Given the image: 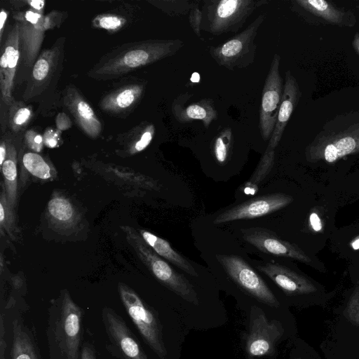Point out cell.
Instances as JSON below:
<instances>
[{
    "label": "cell",
    "mask_w": 359,
    "mask_h": 359,
    "mask_svg": "<svg viewBox=\"0 0 359 359\" xmlns=\"http://www.w3.org/2000/svg\"><path fill=\"white\" fill-rule=\"evenodd\" d=\"M309 222L312 229L315 231H320L322 229V222L316 212H313L310 215Z\"/></svg>",
    "instance_id": "40"
},
{
    "label": "cell",
    "mask_w": 359,
    "mask_h": 359,
    "mask_svg": "<svg viewBox=\"0 0 359 359\" xmlns=\"http://www.w3.org/2000/svg\"><path fill=\"white\" fill-rule=\"evenodd\" d=\"M127 24L128 19L125 16L114 13L100 14L92 20V25L94 27L104 29L109 33L117 32Z\"/></svg>",
    "instance_id": "33"
},
{
    "label": "cell",
    "mask_w": 359,
    "mask_h": 359,
    "mask_svg": "<svg viewBox=\"0 0 359 359\" xmlns=\"http://www.w3.org/2000/svg\"><path fill=\"white\" fill-rule=\"evenodd\" d=\"M46 336L49 359H80L84 334V310L67 290L51 301Z\"/></svg>",
    "instance_id": "2"
},
{
    "label": "cell",
    "mask_w": 359,
    "mask_h": 359,
    "mask_svg": "<svg viewBox=\"0 0 359 359\" xmlns=\"http://www.w3.org/2000/svg\"><path fill=\"white\" fill-rule=\"evenodd\" d=\"M280 56L274 54L262 93L259 110V130L264 139L270 140L275 128L281 103L283 83L280 74Z\"/></svg>",
    "instance_id": "14"
},
{
    "label": "cell",
    "mask_w": 359,
    "mask_h": 359,
    "mask_svg": "<svg viewBox=\"0 0 359 359\" xmlns=\"http://www.w3.org/2000/svg\"><path fill=\"white\" fill-rule=\"evenodd\" d=\"M7 156V141L2 140L0 144V165H3Z\"/></svg>",
    "instance_id": "42"
},
{
    "label": "cell",
    "mask_w": 359,
    "mask_h": 359,
    "mask_svg": "<svg viewBox=\"0 0 359 359\" xmlns=\"http://www.w3.org/2000/svg\"><path fill=\"white\" fill-rule=\"evenodd\" d=\"M155 134V126L152 123L142 122L128 131L132 141L128 151L135 154L146 149L152 141Z\"/></svg>",
    "instance_id": "28"
},
{
    "label": "cell",
    "mask_w": 359,
    "mask_h": 359,
    "mask_svg": "<svg viewBox=\"0 0 359 359\" xmlns=\"http://www.w3.org/2000/svg\"><path fill=\"white\" fill-rule=\"evenodd\" d=\"M302 93L295 77L290 70L285 74L283 93L275 128L271 134L268 147L275 149L280 142L285 128L299 103Z\"/></svg>",
    "instance_id": "23"
},
{
    "label": "cell",
    "mask_w": 359,
    "mask_h": 359,
    "mask_svg": "<svg viewBox=\"0 0 359 359\" xmlns=\"http://www.w3.org/2000/svg\"><path fill=\"white\" fill-rule=\"evenodd\" d=\"M266 1L212 0L208 1V31L215 35L236 32L255 9Z\"/></svg>",
    "instance_id": "10"
},
{
    "label": "cell",
    "mask_w": 359,
    "mask_h": 359,
    "mask_svg": "<svg viewBox=\"0 0 359 359\" xmlns=\"http://www.w3.org/2000/svg\"><path fill=\"white\" fill-rule=\"evenodd\" d=\"M172 112L180 123L201 120L208 128L213 120L217 118L218 113L212 99L204 98L185 106L181 97H177L172 104Z\"/></svg>",
    "instance_id": "24"
},
{
    "label": "cell",
    "mask_w": 359,
    "mask_h": 359,
    "mask_svg": "<svg viewBox=\"0 0 359 359\" xmlns=\"http://www.w3.org/2000/svg\"><path fill=\"white\" fill-rule=\"evenodd\" d=\"M202 12L198 6H193L189 11V22L194 32L198 36H201Z\"/></svg>",
    "instance_id": "37"
},
{
    "label": "cell",
    "mask_w": 359,
    "mask_h": 359,
    "mask_svg": "<svg viewBox=\"0 0 359 359\" xmlns=\"http://www.w3.org/2000/svg\"><path fill=\"white\" fill-rule=\"evenodd\" d=\"M326 321L327 334L320 344L325 359H359V327L346 320L334 310Z\"/></svg>",
    "instance_id": "12"
},
{
    "label": "cell",
    "mask_w": 359,
    "mask_h": 359,
    "mask_svg": "<svg viewBox=\"0 0 359 359\" xmlns=\"http://www.w3.org/2000/svg\"><path fill=\"white\" fill-rule=\"evenodd\" d=\"M8 18V13L6 10L1 9L0 13V41L1 43L4 30V26Z\"/></svg>",
    "instance_id": "41"
},
{
    "label": "cell",
    "mask_w": 359,
    "mask_h": 359,
    "mask_svg": "<svg viewBox=\"0 0 359 359\" xmlns=\"http://www.w3.org/2000/svg\"><path fill=\"white\" fill-rule=\"evenodd\" d=\"M146 85L147 82L140 79L122 82L103 95L99 102V107L110 116L125 118L141 102Z\"/></svg>",
    "instance_id": "16"
},
{
    "label": "cell",
    "mask_w": 359,
    "mask_h": 359,
    "mask_svg": "<svg viewBox=\"0 0 359 359\" xmlns=\"http://www.w3.org/2000/svg\"><path fill=\"white\" fill-rule=\"evenodd\" d=\"M118 292L125 310L145 343L160 359H166L168 352L156 313L126 284H118Z\"/></svg>",
    "instance_id": "8"
},
{
    "label": "cell",
    "mask_w": 359,
    "mask_h": 359,
    "mask_svg": "<svg viewBox=\"0 0 359 359\" xmlns=\"http://www.w3.org/2000/svg\"><path fill=\"white\" fill-rule=\"evenodd\" d=\"M128 243L141 261L162 284L190 303L198 305L197 294L193 286L144 241L139 232L129 226H121Z\"/></svg>",
    "instance_id": "6"
},
{
    "label": "cell",
    "mask_w": 359,
    "mask_h": 359,
    "mask_svg": "<svg viewBox=\"0 0 359 359\" xmlns=\"http://www.w3.org/2000/svg\"><path fill=\"white\" fill-rule=\"evenodd\" d=\"M80 359H100L98 352L92 341L88 339L83 341Z\"/></svg>",
    "instance_id": "38"
},
{
    "label": "cell",
    "mask_w": 359,
    "mask_h": 359,
    "mask_svg": "<svg viewBox=\"0 0 359 359\" xmlns=\"http://www.w3.org/2000/svg\"><path fill=\"white\" fill-rule=\"evenodd\" d=\"M19 28L16 23L8 31L1 47L0 59V90L2 101L8 107L14 101L13 90L20 57Z\"/></svg>",
    "instance_id": "19"
},
{
    "label": "cell",
    "mask_w": 359,
    "mask_h": 359,
    "mask_svg": "<svg viewBox=\"0 0 359 359\" xmlns=\"http://www.w3.org/2000/svg\"><path fill=\"white\" fill-rule=\"evenodd\" d=\"M243 236L248 243L266 254L292 258L308 264L313 262L311 257L297 245L279 238L268 229H244Z\"/></svg>",
    "instance_id": "20"
},
{
    "label": "cell",
    "mask_w": 359,
    "mask_h": 359,
    "mask_svg": "<svg viewBox=\"0 0 359 359\" xmlns=\"http://www.w3.org/2000/svg\"><path fill=\"white\" fill-rule=\"evenodd\" d=\"M191 81L194 83L198 82L200 81L199 74L197 72L194 73L191 77Z\"/></svg>",
    "instance_id": "45"
},
{
    "label": "cell",
    "mask_w": 359,
    "mask_h": 359,
    "mask_svg": "<svg viewBox=\"0 0 359 359\" xmlns=\"http://www.w3.org/2000/svg\"><path fill=\"white\" fill-rule=\"evenodd\" d=\"M62 102L74 118L80 129L92 138L97 137L102 124L88 101L73 84L65 86L62 91Z\"/></svg>",
    "instance_id": "21"
},
{
    "label": "cell",
    "mask_w": 359,
    "mask_h": 359,
    "mask_svg": "<svg viewBox=\"0 0 359 359\" xmlns=\"http://www.w3.org/2000/svg\"><path fill=\"white\" fill-rule=\"evenodd\" d=\"M352 46L359 56V32H355L352 41Z\"/></svg>",
    "instance_id": "43"
},
{
    "label": "cell",
    "mask_w": 359,
    "mask_h": 359,
    "mask_svg": "<svg viewBox=\"0 0 359 359\" xmlns=\"http://www.w3.org/2000/svg\"><path fill=\"white\" fill-rule=\"evenodd\" d=\"M358 8H359V4H358Z\"/></svg>",
    "instance_id": "46"
},
{
    "label": "cell",
    "mask_w": 359,
    "mask_h": 359,
    "mask_svg": "<svg viewBox=\"0 0 359 359\" xmlns=\"http://www.w3.org/2000/svg\"><path fill=\"white\" fill-rule=\"evenodd\" d=\"M180 39H148L123 43L103 55L88 71L96 81L120 79L131 72L170 57L182 46Z\"/></svg>",
    "instance_id": "1"
},
{
    "label": "cell",
    "mask_w": 359,
    "mask_h": 359,
    "mask_svg": "<svg viewBox=\"0 0 359 359\" xmlns=\"http://www.w3.org/2000/svg\"><path fill=\"white\" fill-rule=\"evenodd\" d=\"M296 342L290 359H323L312 346L302 340Z\"/></svg>",
    "instance_id": "35"
},
{
    "label": "cell",
    "mask_w": 359,
    "mask_h": 359,
    "mask_svg": "<svg viewBox=\"0 0 359 359\" xmlns=\"http://www.w3.org/2000/svg\"><path fill=\"white\" fill-rule=\"evenodd\" d=\"M220 262L230 278L252 297L271 307L280 306V301L263 279L243 259L235 255H224Z\"/></svg>",
    "instance_id": "15"
},
{
    "label": "cell",
    "mask_w": 359,
    "mask_h": 359,
    "mask_svg": "<svg viewBox=\"0 0 359 359\" xmlns=\"http://www.w3.org/2000/svg\"><path fill=\"white\" fill-rule=\"evenodd\" d=\"M101 318L107 337L106 349L112 356L118 359H148L137 337L116 311L104 306Z\"/></svg>",
    "instance_id": "11"
},
{
    "label": "cell",
    "mask_w": 359,
    "mask_h": 359,
    "mask_svg": "<svg viewBox=\"0 0 359 359\" xmlns=\"http://www.w3.org/2000/svg\"><path fill=\"white\" fill-rule=\"evenodd\" d=\"M264 18V15H259L233 38L219 46L210 47L209 53L213 60L229 70L245 68L251 65L256 55L255 39Z\"/></svg>",
    "instance_id": "9"
},
{
    "label": "cell",
    "mask_w": 359,
    "mask_h": 359,
    "mask_svg": "<svg viewBox=\"0 0 359 359\" xmlns=\"http://www.w3.org/2000/svg\"><path fill=\"white\" fill-rule=\"evenodd\" d=\"M286 329L281 321L269 320L259 307L252 308L246 351L251 357L273 355L277 342L285 335Z\"/></svg>",
    "instance_id": "13"
},
{
    "label": "cell",
    "mask_w": 359,
    "mask_h": 359,
    "mask_svg": "<svg viewBox=\"0 0 359 359\" xmlns=\"http://www.w3.org/2000/svg\"><path fill=\"white\" fill-rule=\"evenodd\" d=\"M65 42V37H59L50 48L40 53L22 94L25 102L43 101L55 89L63 69Z\"/></svg>",
    "instance_id": "5"
},
{
    "label": "cell",
    "mask_w": 359,
    "mask_h": 359,
    "mask_svg": "<svg viewBox=\"0 0 359 359\" xmlns=\"http://www.w3.org/2000/svg\"><path fill=\"white\" fill-rule=\"evenodd\" d=\"M13 1L15 9L13 18L19 28L20 51L25 65L32 68L40 54L41 47L46 32L59 27L66 19L67 14L58 11H53L48 14L44 11L32 8L25 1Z\"/></svg>",
    "instance_id": "4"
},
{
    "label": "cell",
    "mask_w": 359,
    "mask_h": 359,
    "mask_svg": "<svg viewBox=\"0 0 359 359\" xmlns=\"http://www.w3.org/2000/svg\"><path fill=\"white\" fill-rule=\"evenodd\" d=\"M27 146L34 152H40L44 145L43 137L34 130H27L25 135Z\"/></svg>",
    "instance_id": "36"
},
{
    "label": "cell",
    "mask_w": 359,
    "mask_h": 359,
    "mask_svg": "<svg viewBox=\"0 0 359 359\" xmlns=\"http://www.w3.org/2000/svg\"><path fill=\"white\" fill-rule=\"evenodd\" d=\"M334 311L351 325L359 327V281L346 298L345 302Z\"/></svg>",
    "instance_id": "30"
},
{
    "label": "cell",
    "mask_w": 359,
    "mask_h": 359,
    "mask_svg": "<svg viewBox=\"0 0 359 359\" xmlns=\"http://www.w3.org/2000/svg\"><path fill=\"white\" fill-rule=\"evenodd\" d=\"M351 246L352 247V248H353L354 250H358L359 249V236L355 238V239H353L351 243Z\"/></svg>",
    "instance_id": "44"
},
{
    "label": "cell",
    "mask_w": 359,
    "mask_h": 359,
    "mask_svg": "<svg viewBox=\"0 0 359 359\" xmlns=\"http://www.w3.org/2000/svg\"><path fill=\"white\" fill-rule=\"evenodd\" d=\"M48 213L51 219L60 225L72 224L75 218V211L70 201L63 196H55L48 202Z\"/></svg>",
    "instance_id": "27"
},
{
    "label": "cell",
    "mask_w": 359,
    "mask_h": 359,
    "mask_svg": "<svg viewBox=\"0 0 359 359\" xmlns=\"http://www.w3.org/2000/svg\"><path fill=\"white\" fill-rule=\"evenodd\" d=\"M293 198L284 194H273L249 200L220 213L215 224L252 219L276 212L291 203Z\"/></svg>",
    "instance_id": "18"
},
{
    "label": "cell",
    "mask_w": 359,
    "mask_h": 359,
    "mask_svg": "<svg viewBox=\"0 0 359 359\" xmlns=\"http://www.w3.org/2000/svg\"><path fill=\"white\" fill-rule=\"evenodd\" d=\"M44 144L49 148H54L57 146L59 136L52 128L48 129L43 135Z\"/></svg>",
    "instance_id": "39"
},
{
    "label": "cell",
    "mask_w": 359,
    "mask_h": 359,
    "mask_svg": "<svg viewBox=\"0 0 359 359\" xmlns=\"http://www.w3.org/2000/svg\"><path fill=\"white\" fill-rule=\"evenodd\" d=\"M22 163L26 170L32 175L47 180L51 177V168L48 163L38 153L29 151L22 156Z\"/></svg>",
    "instance_id": "31"
},
{
    "label": "cell",
    "mask_w": 359,
    "mask_h": 359,
    "mask_svg": "<svg viewBox=\"0 0 359 359\" xmlns=\"http://www.w3.org/2000/svg\"><path fill=\"white\" fill-rule=\"evenodd\" d=\"M34 116L30 106L24 101H14L8 106V125L13 133L22 131Z\"/></svg>",
    "instance_id": "29"
},
{
    "label": "cell",
    "mask_w": 359,
    "mask_h": 359,
    "mask_svg": "<svg viewBox=\"0 0 359 359\" xmlns=\"http://www.w3.org/2000/svg\"><path fill=\"white\" fill-rule=\"evenodd\" d=\"M359 152V109L341 113L323 126L305 149L307 161L332 163Z\"/></svg>",
    "instance_id": "3"
},
{
    "label": "cell",
    "mask_w": 359,
    "mask_h": 359,
    "mask_svg": "<svg viewBox=\"0 0 359 359\" xmlns=\"http://www.w3.org/2000/svg\"><path fill=\"white\" fill-rule=\"evenodd\" d=\"M233 136L231 128H225L216 136L213 142V154L217 161L224 164L229 155Z\"/></svg>",
    "instance_id": "32"
},
{
    "label": "cell",
    "mask_w": 359,
    "mask_h": 359,
    "mask_svg": "<svg viewBox=\"0 0 359 359\" xmlns=\"http://www.w3.org/2000/svg\"><path fill=\"white\" fill-rule=\"evenodd\" d=\"M292 4L294 10L309 22L348 27H353L356 22L352 11L338 7L330 1L295 0Z\"/></svg>",
    "instance_id": "17"
},
{
    "label": "cell",
    "mask_w": 359,
    "mask_h": 359,
    "mask_svg": "<svg viewBox=\"0 0 359 359\" xmlns=\"http://www.w3.org/2000/svg\"><path fill=\"white\" fill-rule=\"evenodd\" d=\"M274 150L267 147L258 166L253 173L248 185L256 187L257 184L269 174L274 163Z\"/></svg>",
    "instance_id": "34"
},
{
    "label": "cell",
    "mask_w": 359,
    "mask_h": 359,
    "mask_svg": "<svg viewBox=\"0 0 359 359\" xmlns=\"http://www.w3.org/2000/svg\"><path fill=\"white\" fill-rule=\"evenodd\" d=\"M11 334V359H43L34 327L20 314L12 320Z\"/></svg>",
    "instance_id": "22"
},
{
    "label": "cell",
    "mask_w": 359,
    "mask_h": 359,
    "mask_svg": "<svg viewBox=\"0 0 359 359\" xmlns=\"http://www.w3.org/2000/svg\"><path fill=\"white\" fill-rule=\"evenodd\" d=\"M288 297L296 299L297 304L305 307H325L332 297L324 288L309 278L278 264L266 263L257 266Z\"/></svg>",
    "instance_id": "7"
},
{
    "label": "cell",
    "mask_w": 359,
    "mask_h": 359,
    "mask_svg": "<svg viewBox=\"0 0 359 359\" xmlns=\"http://www.w3.org/2000/svg\"><path fill=\"white\" fill-rule=\"evenodd\" d=\"M138 232L148 245L160 257H163L188 274L198 276V273L191 263L172 249L167 241L146 230L139 229Z\"/></svg>",
    "instance_id": "25"
},
{
    "label": "cell",
    "mask_w": 359,
    "mask_h": 359,
    "mask_svg": "<svg viewBox=\"0 0 359 359\" xmlns=\"http://www.w3.org/2000/svg\"><path fill=\"white\" fill-rule=\"evenodd\" d=\"M1 170L8 202L10 206L13 207L16 201L18 190L17 151L13 144L8 141L7 156L1 165Z\"/></svg>",
    "instance_id": "26"
}]
</instances>
